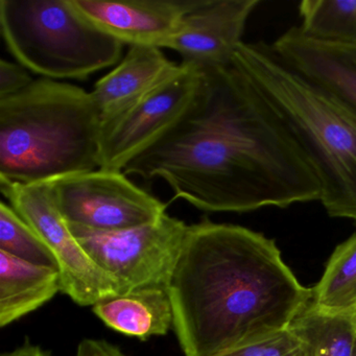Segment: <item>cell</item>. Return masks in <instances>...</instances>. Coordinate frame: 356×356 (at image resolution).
Returning a JSON list of instances; mask_svg holds the SVG:
<instances>
[{
	"label": "cell",
	"instance_id": "cell-6",
	"mask_svg": "<svg viewBox=\"0 0 356 356\" xmlns=\"http://www.w3.org/2000/svg\"><path fill=\"white\" fill-rule=\"evenodd\" d=\"M188 228L165 213L155 222L115 232L70 229L91 259L116 281L120 295L168 289Z\"/></svg>",
	"mask_w": 356,
	"mask_h": 356
},
{
	"label": "cell",
	"instance_id": "cell-14",
	"mask_svg": "<svg viewBox=\"0 0 356 356\" xmlns=\"http://www.w3.org/2000/svg\"><path fill=\"white\" fill-rule=\"evenodd\" d=\"M93 314L109 328L147 341L165 335L174 327V312L166 289L149 287L105 298Z\"/></svg>",
	"mask_w": 356,
	"mask_h": 356
},
{
	"label": "cell",
	"instance_id": "cell-1",
	"mask_svg": "<svg viewBox=\"0 0 356 356\" xmlns=\"http://www.w3.org/2000/svg\"><path fill=\"white\" fill-rule=\"evenodd\" d=\"M199 70L184 118L122 172L162 179L174 200L206 212L320 202L314 168L252 81L233 64Z\"/></svg>",
	"mask_w": 356,
	"mask_h": 356
},
{
	"label": "cell",
	"instance_id": "cell-3",
	"mask_svg": "<svg viewBox=\"0 0 356 356\" xmlns=\"http://www.w3.org/2000/svg\"><path fill=\"white\" fill-rule=\"evenodd\" d=\"M232 64L270 102L314 168L331 218L356 222V113L287 65L266 42L241 43Z\"/></svg>",
	"mask_w": 356,
	"mask_h": 356
},
{
	"label": "cell",
	"instance_id": "cell-17",
	"mask_svg": "<svg viewBox=\"0 0 356 356\" xmlns=\"http://www.w3.org/2000/svg\"><path fill=\"white\" fill-rule=\"evenodd\" d=\"M291 327L310 343L314 356H353L356 324L352 316L323 314L308 304Z\"/></svg>",
	"mask_w": 356,
	"mask_h": 356
},
{
	"label": "cell",
	"instance_id": "cell-24",
	"mask_svg": "<svg viewBox=\"0 0 356 356\" xmlns=\"http://www.w3.org/2000/svg\"><path fill=\"white\" fill-rule=\"evenodd\" d=\"M352 318H353L354 323H355L356 324V312L355 314H353V316H352Z\"/></svg>",
	"mask_w": 356,
	"mask_h": 356
},
{
	"label": "cell",
	"instance_id": "cell-13",
	"mask_svg": "<svg viewBox=\"0 0 356 356\" xmlns=\"http://www.w3.org/2000/svg\"><path fill=\"white\" fill-rule=\"evenodd\" d=\"M180 70L181 63L170 61L161 49L130 47L126 57L90 92L102 127L149 97Z\"/></svg>",
	"mask_w": 356,
	"mask_h": 356
},
{
	"label": "cell",
	"instance_id": "cell-16",
	"mask_svg": "<svg viewBox=\"0 0 356 356\" xmlns=\"http://www.w3.org/2000/svg\"><path fill=\"white\" fill-rule=\"evenodd\" d=\"M310 306L323 314L353 316L356 312V234L337 245L324 274L312 289Z\"/></svg>",
	"mask_w": 356,
	"mask_h": 356
},
{
	"label": "cell",
	"instance_id": "cell-21",
	"mask_svg": "<svg viewBox=\"0 0 356 356\" xmlns=\"http://www.w3.org/2000/svg\"><path fill=\"white\" fill-rule=\"evenodd\" d=\"M34 81L30 72L20 64L5 59L0 61V99L22 92Z\"/></svg>",
	"mask_w": 356,
	"mask_h": 356
},
{
	"label": "cell",
	"instance_id": "cell-15",
	"mask_svg": "<svg viewBox=\"0 0 356 356\" xmlns=\"http://www.w3.org/2000/svg\"><path fill=\"white\" fill-rule=\"evenodd\" d=\"M62 291L58 268L36 266L0 252V326L28 316Z\"/></svg>",
	"mask_w": 356,
	"mask_h": 356
},
{
	"label": "cell",
	"instance_id": "cell-22",
	"mask_svg": "<svg viewBox=\"0 0 356 356\" xmlns=\"http://www.w3.org/2000/svg\"><path fill=\"white\" fill-rule=\"evenodd\" d=\"M76 356H128L105 339H85L79 343Z\"/></svg>",
	"mask_w": 356,
	"mask_h": 356
},
{
	"label": "cell",
	"instance_id": "cell-5",
	"mask_svg": "<svg viewBox=\"0 0 356 356\" xmlns=\"http://www.w3.org/2000/svg\"><path fill=\"white\" fill-rule=\"evenodd\" d=\"M0 29L18 64L49 80H85L118 65L124 47L70 0H0Z\"/></svg>",
	"mask_w": 356,
	"mask_h": 356
},
{
	"label": "cell",
	"instance_id": "cell-4",
	"mask_svg": "<svg viewBox=\"0 0 356 356\" xmlns=\"http://www.w3.org/2000/svg\"><path fill=\"white\" fill-rule=\"evenodd\" d=\"M101 129L90 92L37 79L0 99V182L37 184L99 170Z\"/></svg>",
	"mask_w": 356,
	"mask_h": 356
},
{
	"label": "cell",
	"instance_id": "cell-20",
	"mask_svg": "<svg viewBox=\"0 0 356 356\" xmlns=\"http://www.w3.org/2000/svg\"><path fill=\"white\" fill-rule=\"evenodd\" d=\"M220 356H314L312 346L291 326Z\"/></svg>",
	"mask_w": 356,
	"mask_h": 356
},
{
	"label": "cell",
	"instance_id": "cell-12",
	"mask_svg": "<svg viewBox=\"0 0 356 356\" xmlns=\"http://www.w3.org/2000/svg\"><path fill=\"white\" fill-rule=\"evenodd\" d=\"M272 47L287 65L356 113V41L318 40L293 26Z\"/></svg>",
	"mask_w": 356,
	"mask_h": 356
},
{
	"label": "cell",
	"instance_id": "cell-23",
	"mask_svg": "<svg viewBox=\"0 0 356 356\" xmlns=\"http://www.w3.org/2000/svg\"><path fill=\"white\" fill-rule=\"evenodd\" d=\"M0 356H53L51 352L42 349L39 346L32 345L30 343H26L22 347L16 348L13 351L6 352Z\"/></svg>",
	"mask_w": 356,
	"mask_h": 356
},
{
	"label": "cell",
	"instance_id": "cell-7",
	"mask_svg": "<svg viewBox=\"0 0 356 356\" xmlns=\"http://www.w3.org/2000/svg\"><path fill=\"white\" fill-rule=\"evenodd\" d=\"M49 184L56 205L72 229L126 230L155 222L168 207L118 170L99 168L57 178Z\"/></svg>",
	"mask_w": 356,
	"mask_h": 356
},
{
	"label": "cell",
	"instance_id": "cell-2",
	"mask_svg": "<svg viewBox=\"0 0 356 356\" xmlns=\"http://www.w3.org/2000/svg\"><path fill=\"white\" fill-rule=\"evenodd\" d=\"M166 291L184 356H220L264 339L312 300L274 239L209 220L189 226Z\"/></svg>",
	"mask_w": 356,
	"mask_h": 356
},
{
	"label": "cell",
	"instance_id": "cell-18",
	"mask_svg": "<svg viewBox=\"0 0 356 356\" xmlns=\"http://www.w3.org/2000/svg\"><path fill=\"white\" fill-rule=\"evenodd\" d=\"M300 29L324 41H356V0H303Z\"/></svg>",
	"mask_w": 356,
	"mask_h": 356
},
{
	"label": "cell",
	"instance_id": "cell-8",
	"mask_svg": "<svg viewBox=\"0 0 356 356\" xmlns=\"http://www.w3.org/2000/svg\"><path fill=\"white\" fill-rule=\"evenodd\" d=\"M0 191L55 256L62 293L80 306H93L120 293L116 281L91 259L60 213L49 182H0Z\"/></svg>",
	"mask_w": 356,
	"mask_h": 356
},
{
	"label": "cell",
	"instance_id": "cell-10",
	"mask_svg": "<svg viewBox=\"0 0 356 356\" xmlns=\"http://www.w3.org/2000/svg\"><path fill=\"white\" fill-rule=\"evenodd\" d=\"M259 3V0H201L185 16L166 49L178 53L181 63L197 70L232 65L248 19Z\"/></svg>",
	"mask_w": 356,
	"mask_h": 356
},
{
	"label": "cell",
	"instance_id": "cell-9",
	"mask_svg": "<svg viewBox=\"0 0 356 356\" xmlns=\"http://www.w3.org/2000/svg\"><path fill=\"white\" fill-rule=\"evenodd\" d=\"M199 82L200 70L181 63L180 72L174 78L102 127L99 168L122 172L161 140L184 118Z\"/></svg>",
	"mask_w": 356,
	"mask_h": 356
},
{
	"label": "cell",
	"instance_id": "cell-25",
	"mask_svg": "<svg viewBox=\"0 0 356 356\" xmlns=\"http://www.w3.org/2000/svg\"><path fill=\"white\" fill-rule=\"evenodd\" d=\"M353 356H356V343H355V349H354Z\"/></svg>",
	"mask_w": 356,
	"mask_h": 356
},
{
	"label": "cell",
	"instance_id": "cell-11",
	"mask_svg": "<svg viewBox=\"0 0 356 356\" xmlns=\"http://www.w3.org/2000/svg\"><path fill=\"white\" fill-rule=\"evenodd\" d=\"M91 24L130 47L166 49L201 0H70Z\"/></svg>",
	"mask_w": 356,
	"mask_h": 356
},
{
	"label": "cell",
	"instance_id": "cell-19",
	"mask_svg": "<svg viewBox=\"0 0 356 356\" xmlns=\"http://www.w3.org/2000/svg\"><path fill=\"white\" fill-rule=\"evenodd\" d=\"M0 252L36 266L58 268L55 256L42 238L5 201L0 204Z\"/></svg>",
	"mask_w": 356,
	"mask_h": 356
}]
</instances>
